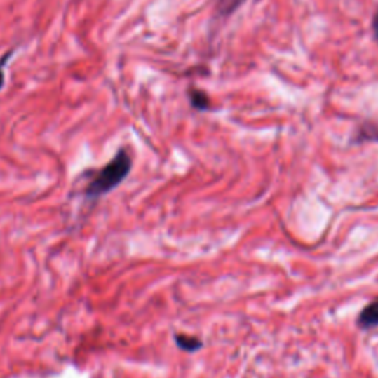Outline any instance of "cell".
<instances>
[{
	"mask_svg": "<svg viewBox=\"0 0 378 378\" xmlns=\"http://www.w3.org/2000/svg\"><path fill=\"white\" fill-rule=\"evenodd\" d=\"M133 167V158L129 149L120 148L116 156L111 158L100 170H96L88 185L83 191L85 197L89 200H97L117 189L123 182L128 179Z\"/></svg>",
	"mask_w": 378,
	"mask_h": 378,
	"instance_id": "6da1fadb",
	"label": "cell"
},
{
	"mask_svg": "<svg viewBox=\"0 0 378 378\" xmlns=\"http://www.w3.org/2000/svg\"><path fill=\"white\" fill-rule=\"evenodd\" d=\"M358 325L363 330L378 327V300L370 303L358 318Z\"/></svg>",
	"mask_w": 378,
	"mask_h": 378,
	"instance_id": "7a4b0ae2",
	"label": "cell"
},
{
	"mask_svg": "<svg viewBox=\"0 0 378 378\" xmlns=\"http://www.w3.org/2000/svg\"><path fill=\"white\" fill-rule=\"evenodd\" d=\"M188 100L192 108L197 111H208L212 108V102H210V97L204 90L200 89H189L188 90Z\"/></svg>",
	"mask_w": 378,
	"mask_h": 378,
	"instance_id": "3957f363",
	"label": "cell"
},
{
	"mask_svg": "<svg viewBox=\"0 0 378 378\" xmlns=\"http://www.w3.org/2000/svg\"><path fill=\"white\" fill-rule=\"evenodd\" d=\"M175 342L177 344V347H180L182 350H185L188 353L197 352L203 347V342L197 337H194V335H188V334H177L175 335Z\"/></svg>",
	"mask_w": 378,
	"mask_h": 378,
	"instance_id": "277c9868",
	"label": "cell"
},
{
	"mask_svg": "<svg viewBox=\"0 0 378 378\" xmlns=\"http://www.w3.org/2000/svg\"><path fill=\"white\" fill-rule=\"evenodd\" d=\"M245 0H216L217 11L222 17H229L235 11L240 9Z\"/></svg>",
	"mask_w": 378,
	"mask_h": 378,
	"instance_id": "5b68a950",
	"label": "cell"
},
{
	"mask_svg": "<svg viewBox=\"0 0 378 378\" xmlns=\"http://www.w3.org/2000/svg\"><path fill=\"white\" fill-rule=\"evenodd\" d=\"M12 55H13V50H8L5 55L0 57V90H2V88L5 86V68L9 60L12 58Z\"/></svg>",
	"mask_w": 378,
	"mask_h": 378,
	"instance_id": "8992f818",
	"label": "cell"
},
{
	"mask_svg": "<svg viewBox=\"0 0 378 378\" xmlns=\"http://www.w3.org/2000/svg\"><path fill=\"white\" fill-rule=\"evenodd\" d=\"M374 33H375V39L378 41V9H377V13L374 17Z\"/></svg>",
	"mask_w": 378,
	"mask_h": 378,
	"instance_id": "52a82bcc",
	"label": "cell"
},
{
	"mask_svg": "<svg viewBox=\"0 0 378 378\" xmlns=\"http://www.w3.org/2000/svg\"><path fill=\"white\" fill-rule=\"evenodd\" d=\"M365 139H368V141H375V142H378V132H375V133H368V135H365Z\"/></svg>",
	"mask_w": 378,
	"mask_h": 378,
	"instance_id": "ba28073f",
	"label": "cell"
}]
</instances>
